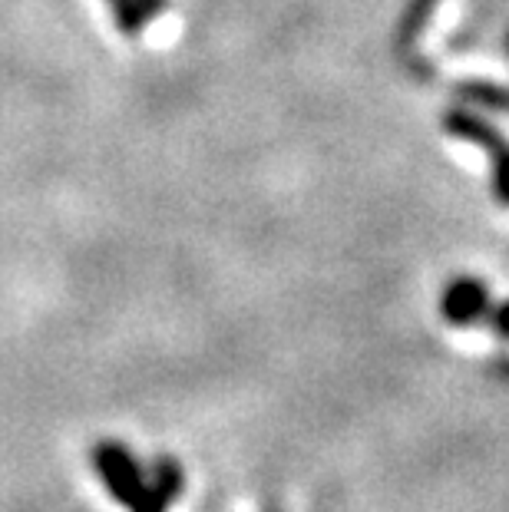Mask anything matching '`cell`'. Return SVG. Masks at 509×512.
Segmentation results:
<instances>
[{"label":"cell","mask_w":509,"mask_h":512,"mask_svg":"<svg viewBox=\"0 0 509 512\" xmlns=\"http://www.w3.org/2000/svg\"><path fill=\"white\" fill-rule=\"evenodd\" d=\"M182 483H186L182 463L176 456H159L153 463V473L146 476L143 493H139V499L129 509L133 512H169L182 493Z\"/></svg>","instance_id":"3957f363"},{"label":"cell","mask_w":509,"mask_h":512,"mask_svg":"<svg viewBox=\"0 0 509 512\" xmlns=\"http://www.w3.org/2000/svg\"><path fill=\"white\" fill-rule=\"evenodd\" d=\"M490 324H493V331L503 337V341H509V301H503L500 308L490 314Z\"/></svg>","instance_id":"5b68a950"},{"label":"cell","mask_w":509,"mask_h":512,"mask_svg":"<svg viewBox=\"0 0 509 512\" xmlns=\"http://www.w3.org/2000/svg\"><path fill=\"white\" fill-rule=\"evenodd\" d=\"M90 460H93L96 476L103 479L106 493H110L119 506H126V509L133 506L139 493H143L146 473L136 456L129 453V446H123L119 440H100L93 446Z\"/></svg>","instance_id":"6da1fadb"},{"label":"cell","mask_w":509,"mask_h":512,"mask_svg":"<svg viewBox=\"0 0 509 512\" xmlns=\"http://www.w3.org/2000/svg\"><path fill=\"white\" fill-rule=\"evenodd\" d=\"M440 311L453 328H473L490 318V291L480 278H453L440 298Z\"/></svg>","instance_id":"7a4b0ae2"},{"label":"cell","mask_w":509,"mask_h":512,"mask_svg":"<svg viewBox=\"0 0 509 512\" xmlns=\"http://www.w3.org/2000/svg\"><path fill=\"white\" fill-rule=\"evenodd\" d=\"M450 129L473 139V143L486 146V152H490V159H493L496 195H500L503 205H509V143L506 139L500 133H493L490 126L480 123V119H473V116H450Z\"/></svg>","instance_id":"277c9868"},{"label":"cell","mask_w":509,"mask_h":512,"mask_svg":"<svg viewBox=\"0 0 509 512\" xmlns=\"http://www.w3.org/2000/svg\"><path fill=\"white\" fill-rule=\"evenodd\" d=\"M493 377H500L503 384H509V354L493 357Z\"/></svg>","instance_id":"8992f818"}]
</instances>
